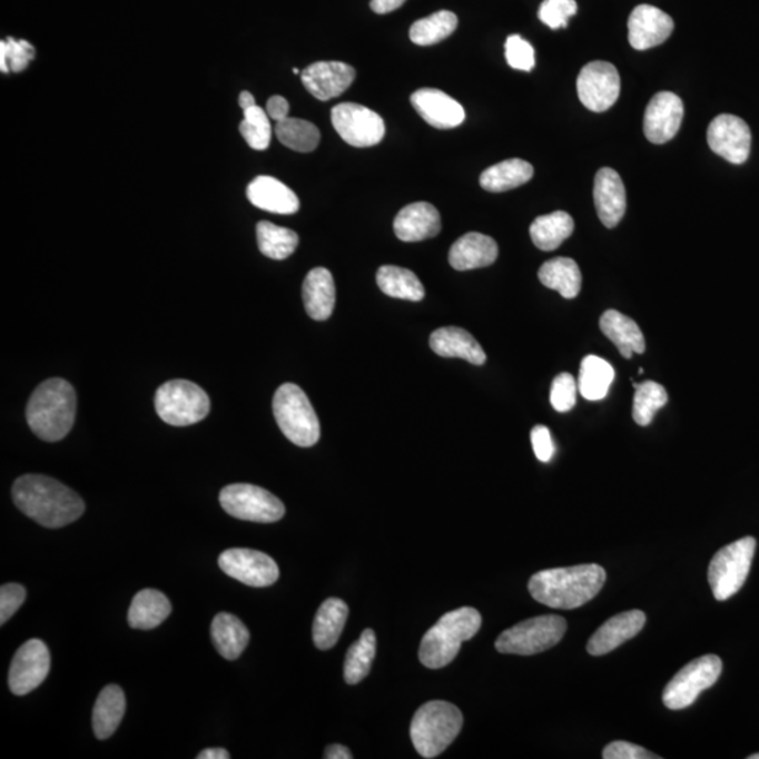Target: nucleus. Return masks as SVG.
I'll list each match as a JSON object with an SVG mask.
<instances>
[{"label":"nucleus","mask_w":759,"mask_h":759,"mask_svg":"<svg viewBox=\"0 0 759 759\" xmlns=\"http://www.w3.org/2000/svg\"><path fill=\"white\" fill-rule=\"evenodd\" d=\"M645 624V614L641 611H629L617 614L603 623L588 641L586 650L591 655L611 653L624 641L635 638Z\"/></svg>","instance_id":"4be33fe9"},{"label":"nucleus","mask_w":759,"mask_h":759,"mask_svg":"<svg viewBox=\"0 0 759 759\" xmlns=\"http://www.w3.org/2000/svg\"><path fill=\"white\" fill-rule=\"evenodd\" d=\"M593 201L598 217L607 228L618 226L627 213V189L617 170L602 168L593 184Z\"/></svg>","instance_id":"412c9836"},{"label":"nucleus","mask_w":759,"mask_h":759,"mask_svg":"<svg viewBox=\"0 0 759 759\" xmlns=\"http://www.w3.org/2000/svg\"><path fill=\"white\" fill-rule=\"evenodd\" d=\"M405 3V0H372L371 8L374 13L387 14L400 9Z\"/></svg>","instance_id":"864d4df0"},{"label":"nucleus","mask_w":759,"mask_h":759,"mask_svg":"<svg viewBox=\"0 0 759 759\" xmlns=\"http://www.w3.org/2000/svg\"><path fill=\"white\" fill-rule=\"evenodd\" d=\"M36 57V48L26 40L12 37L0 42V69L3 73L24 71Z\"/></svg>","instance_id":"c03bdc74"},{"label":"nucleus","mask_w":759,"mask_h":759,"mask_svg":"<svg viewBox=\"0 0 759 759\" xmlns=\"http://www.w3.org/2000/svg\"><path fill=\"white\" fill-rule=\"evenodd\" d=\"M306 312L315 321H325L334 313L336 290L333 274L325 267H315L303 285Z\"/></svg>","instance_id":"a878e982"},{"label":"nucleus","mask_w":759,"mask_h":759,"mask_svg":"<svg viewBox=\"0 0 759 759\" xmlns=\"http://www.w3.org/2000/svg\"><path fill=\"white\" fill-rule=\"evenodd\" d=\"M288 111H290V105H288V101L283 98V96H272V98L267 100L266 114L272 120L279 122L287 119Z\"/></svg>","instance_id":"603ef678"},{"label":"nucleus","mask_w":759,"mask_h":759,"mask_svg":"<svg viewBox=\"0 0 759 759\" xmlns=\"http://www.w3.org/2000/svg\"><path fill=\"white\" fill-rule=\"evenodd\" d=\"M533 174V167L526 160L507 159L485 169L480 176V185L491 194H502L528 184Z\"/></svg>","instance_id":"72a5a7b5"},{"label":"nucleus","mask_w":759,"mask_h":759,"mask_svg":"<svg viewBox=\"0 0 759 759\" xmlns=\"http://www.w3.org/2000/svg\"><path fill=\"white\" fill-rule=\"evenodd\" d=\"M218 565L231 579L255 588L274 585L280 575L276 561L258 550L228 549Z\"/></svg>","instance_id":"4468645a"},{"label":"nucleus","mask_w":759,"mask_h":759,"mask_svg":"<svg viewBox=\"0 0 759 759\" xmlns=\"http://www.w3.org/2000/svg\"><path fill=\"white\" fill-rule=\"evenodd\" d=\"M411 103L427 125L440 128V130L459 127L466 120V111H464L463 106L442 90L432 88L416 90L411 96Z\"/></svg>","instance_id":"aec40b11"},{"label":"nucleus","mask_w":759,"mask_h":759,"mask_svg":"<svg viewBox=\"0 0 759 759\" xmlns=\"http://www.w3.org/2000/svg\"><path fill=\"white\" fill-rule=\"evenodd\" d=\"M748 759H759V753H752Z\"/></svg>","instance_id":"13d9d810"},{"label":"nucleus","mask_w":759,"mask_h":759,"mask_svg":"<svg viewBox=\"0 0 759 759\" xmlns=\"http://www.w3.org/2000/svg\"><path fill=\"white\" fill-rule=\"evenodd\" d=\"M459 24L457 16L448 10L427 16L425 19L415 21L410 29V39L416 46L437 45L456 31Z\"/></svg>","instance_id":"58836bf2"},{"label":"nucleus","mask_w":759,"mask_h":759,"mask_svg":"<svg viewBox=\"0 0 759 759\" xmlns=\"http://www.w3.org/2000/svg\"><path fill=\"white\" fill-rule=\"evenodd\" d=\"M505 58L510 67L518 71L531 72L536 60L531 42L522 39L521 36L513 34L507 37L505 42Z\"/></svg>","instance_id":"de8ad7c7"},{"label":"nucleus","mask_w":759,"mask_h":759,"mask_svg":"<svg viewBox=\"0 0 759 759\" xmlns=\"http://www.w3.org/2000/svg\"><path fill=\"white\" fill-rule=\"evenodd\" d=\"M574 220L569 213L554 211L548 216L538 217L531 226V238L539 249H558L566 238L574 233Z\"/></svg>","instance_id":"c9c22d12"},{"label":"nucleus","mask_w":759,"mask_h":759,"mask_svg":"<svg viewBox=\"0 0 759 759\" xmlns=\"http://www.w3.org/2000/svg\"><path fill=\"white\" fill-rule=\"evenodd\" d=\"M274 414L283 435L294 445L312 447L319 441L321 426L314 406L296 384H283L274 397Z\"/></svg>","instance_id":"423d86ee"},{"label":"nucleus","mask_w":759,"mask_h":759,"mask_svg":"<svg viewBox=\"0 0 759 759\" xmlns=\"http://www.w3.org/2000/svg\"><path fill=\"white\" fill-rule=\"evenodd\" d=\"M325 758L327 759H351L354 758L352 756V752L347 750L346 747L341 746V745H333L327 747V750H325Z\"/></svg>","instance_id":"5fc2aeb1"},{"label":"nucleus","mask_w":759,"mask_h":759,"mask_svg":"<svg viewBox=\"0 0 759 759\" xmlns=\"http://www.w3.org/2000/svg\"><path fill=\"white\" fill-rule=\"evenodd\" d=\"M172 612V605L162 592L142 590L134 597L128 609V624L132 629L151 630L164 623Z\"/></svg>","instance_id":"c85d7f7f"},{"label":"nucleus","mask_w":759,"mask_h":759,"mask_svg":"<svg viewBox=\"0 0 759 759\" xmlns=\"http://www.w3.org/2000/svg\"><path fill=\"white\" fill-rule=\"evenodd\" d=\"M432 351L442 357H459L472 365L481 366L486 361L485 352L467 331L457 327L436 329L431 335Z\"/></svg>","instance_id":"bb28decb"},{"label":"nucleus","mask_w":759,"mask_h":759,"mask_svg":"<svg viewBox=\"0 0 759 759\" xmlns=\"http://www.w3.org/2000/svg\"><path fill=\"white\" fill-rule=\"evenodd\" d=\"M77 393L67 379L50 378L36 388L26 410L27 424L40 440L58 442L72 430Z\"/></svg>","instance_id":"7ed1b4c3"},{"label":"nucleus","mask_w":759,"mask_h":759,"mask_svg":"<svg viewBox=\"0 0 759 759\" xmlns=\"http://www.w3.org/2000/svg\"><path fill=\"white\" fill-rule=\"evenodd\" d=\"M12 494L16 506L45 528L67 526L85 512V502L75 491L47 475H23L14 481Z\"/></svg>","instance_id":"f257e3e1"},{"label":"nucleus","mask_w":759,"mask_h":759,"mask_svg":"<svg viewBox=\"0 0 759 759\" xmlns=\"http://www.w3.org/2000/svg\"><path fill=\"white\" fill-rule=\"evenodd\" d=\"M723 664L718 655H703L689 662L672 678L662 693V702L671 710L691 707L699 694L712 688L719 680Z\"/></svg>","instance_id":"9d476101"},{"label":"nucleus","mask_w":759,"mask_h":759,"mask_svg":"<svg viewBox=\"0 0 759 759\" xmlns=\"http://www.w3.org/2000/svg\"><path fill=\"white\" fill-rule=\"evenodd\" d=\"M602 757L605 759H659L653 752L628 741H613L605 747Z\"/></svg>","instance_id":"8fccbe9b"},{"label":"nucleus","mask_w":759,"mask_h":759,"mask_svg":"<svg viewBox=\"0 0 759 759\" xmlns=\"http://www.w3.org/2000/svg\"><path fill=\"white\" fill-rule=\"evenodd\" d=\"M581 103L588 110L602 114L617 103L620 95V77L611 62L592 61L581 69L576 79Z\"/></svg>","instance_id":"ddd939ff"},{"label":"nucleus","mask_w":759,"mask_h":759,"mask_svg":"<svg viewBox=\"0 0 759 759\" xmlns=\"http://www.w3.org/2000/svg\"><path fill=\"white\" fill-rule=\"evenodd\" d=\"M377 285L384 294L401 300L421 302L425 297V287L418 276L404 267L393 265L379 267Z\"/></svg>","instance_id":"f704fd0d"},{"label":"nucleus","mask_w":759,"mask_h":759,"mask_svg":"<svg viewBox=\"0 0 759 759\" xmlns=\"http://www.w3.org/2000/svg\"><path fill=\"white\" fill-rule=\"evenodd\" d=\"M270 117L259 106L250 107L244 111V120L239 125L240 136L248 146L256 151H265L270 146L272 127Z\"/></svg>","instance_id":"37998d69"},{"label":"nucleus","mask_w":759,"mask_h":759,"mask_svg":"<svg viewBox=\"0 0 759 759\" xmlns=\"http://www.w3.org/2000/svg\"><path fill=\"white\" fill-rule=\"evenodd\" d=\"M224 511L240 521L274 523L285 516L286 507L274 494L253 484H231L221 490Z\"/></svg>","instance_id":"9b49d317"},{"label":"nucleus","mask_w":759,"mask_h":759,"mask_svg":"<svg viewBox=\"0 0 759 759\" xmlns=\"http://www.w3.org/2000/svg\"><path fill=\"white\" fill-rule=\"evenodd\" d=\"M199 759H229L231 756H229V752L227 750H224V748H207V750L201 751L199 756H197Z\"/></svg>","instance_id":"6e6d98bb"},{"label":"nucleus","mask_w":759,"mask_h":759,"mask_svg":"<svg viewBox=\"0 0 759 759\" xmlns=\"http://www.w3.org/2000/svg\"><path fill=\"white\" fill-rule=\"evenodd\" d=\"M377 639L372 629H366L361 639L347 651L344 667L345 681L349 686L362 682L371 672L376 657Z\"/></svg>","instance_id":"a19ab883"},{"label":"nucleus","mask_w":759,"mask_h":759,"mask_svg":"<svg viewBox=\"0 0 759 759\" xmlns=\"http://www.w3.org/2000/svg\"><path fill=\"white\" fill-rule=\"evenodd\" d=\"M668 403V394L661 384L644 382L635 388L633 403V420L640 426H649L653 422L657 411Z\"/></svg>","instance_id":"79ce46f5"},{"label":"nucleus","mask_w":759,"mask_h":759,"mask_svg":"<svg viewBox=\"0 0 759 759\" xmlns=\"http://www.w3.org/2000/svg\"><path fill=\"white\" fill-rule=\"evenodd\" d=\"M600 327L603 335L617 345L624 359H632L633 354H644V335L632 318L617 309H608L601 317Z\"/></svg>","instance_id":"cd10ccee"},{"label":"nucleus","mask_w":759,"mask_h":759,"mask_svg":"<svg viewBox=\"0 0 759 759\" xmlns=\"http://www.w3.org/2000/svg\"><path fill=\"white\" fill-rule=\"evenodd\" d=\"M247 196L260 210L275 214H294L300 208V200L290 187L272 176H258L250 181Z\"/></svg>","instance_id":"393cba45"},{"label":"nucleus","mask_w":759,"mask_h":759,"mask_svg":"<svg viewBox=\"0 0 759 759\" xmlns=\"http://www.w3.org/2000/svg\"><path fill=\"white\" fill-rule=\"evenodd\" d=\"M356 79V69L341 61H319L304 69V87L315 99L327 101L339 98Z\"/></svg>","instance_id":"f3484780"},{"label":"nucleus","mask_w":759,"mask_h":759,"mask_svg":"<svg viewBox=\"0 0 759 759\" xmlns=\"http://www.w3.org/2000/svg\"><path fill=\"white\" fill-rule=\"evenodd\" d=\"M275 130L277 140L296 152H313L321 141L318 127L297 117L276 122Z\"/></svg>","instance_id":"ea45409f"},{"label":"nucleus","mask_w":759,"mask_h":759,"mask_svg":"<svg viewBox=\"0 0 759 759\" xmlns=\"http://www.w3.org/2000/svg\"><path fill=\"white\" fill-rule=\"evenodd\" d=\"M628 27L630 46L644 51L670 39L673 20L659 8L640 4L630 14Z\"/></svg>","instance_id":"6ab92c4d"},{"label":"nucleus","mask_w":759,"mask_h":759,"mask_svg":"<svg viewBox=\"0 0 759 759\" xmlns=\"http://www.w3.org/2000/svg\"><path fill=\"white\" fill-rule=\"evenodd\" d=\"M751 131L740 117L720 115L710 122L708 142L714 154L730 164H745L751 152Z\"/></svg>","instance_id":"dca6fc26"},{"label":"nucleus","mask_w":759,"mask_h":759,"mask_svg":"<svg viewBox=\"0 0 759 759\" xmlns=\"http://www.w3.org/2000/svg\"><path fill=\"white\" fill-rule=\"evenodd\" d=\"M213 643L226 660H237L249 643L247 627L231 613H218L211 623Z\"/></svg>","instance_id":"7c9ffc66"},{"label":"nucleus","mask_w":759,"mask_h":759,"mask_svg":"<svg viewBox=\"0 0 759 759\" xmlns=\"http://www.w3.org/2000/svg\"><path fill=\"white\" fill-rule=\"evenodd\" d=\"M756 548V539L748 536L737 540L714 554L709 565L708 579L716 600H729L746 584Z\"/></svg>","instance_id":"1a4fd4ad"},{"label":"nucleus","mask_w":759,"mask_h":759,"mask_svg":"<svg viewBox=\"0 0 759 759\" xmlns=\"http://www.w3.org/2000/svg\"><path fill=\"white\" fill-rule=\"evenodd\" d=\"M576 393H579L576 379L570 373H561L553 379L550 403L558 413H569L575 406Z\"/></svg>","instance_id":"a18cd8bd"},{"label":"nucleus","mask_w":759,"mask_h":759,"mask_svg":"<svg viewBox=\"0 0 759 759\" xmlns=\"http://www.w3.org/2000/svg\"><path fill=\"white\" fill-rule=\"evenodd\" d=\"M26 601L24 586L4 584L0 588V624L8 622Z\"/></svg>","instance_id":"09e8293b"},{"label":"nucleus","mask_w":759,"mask_h":759,"mask_svg":"<svg viewBox=\"0 0 759 759\" xmlns=\"http://www.w3.org/2000/svg\"><path fill=\"white\" fill-rule=\"evenodd\" d=\"M614 379L611 363L600 356L588 355L581 362L579 392L588 401H601L607 397Z\"/></svg>","instance_id":"e433bc0d"},{"label":"nucleus","mask_w":759,"mask_h":759,"mask_svg":"<svg viewBox=\"0 0 759 759\" xmlns=\"http://www.w3.org/2000/svg\"><path fill=\"white\" fill-rule=\"evenodd\" d=\"M239 106L243 111L250 109V107L256 106V101L253 93L245 92L239 95Z\"/></svg>","instance_id":"4d7b16f0"},{"label":"nucleus","mask_w":759,"mask_h":759,"mask_svg":"<svg viewBox=\"0 0 759 759\" xmlns=\"http://www.w3.org/2000/svg\"><path fill=\"white\" fill-rule=\"evenodd\" d=\"M126 712V697L122 689L109 686L100 692L93 709V733L99 740H107L115 735Z\"/></svg>","instance_id":"2f4dec72"},{"label":"nucleus","mask_w":759,"mask_h":759,"mask_svg":"<svg viewBox=\"0 0 759 759\" xmlns=\"http://www.w3.org/2000/svg\"><path fill=\"white\" fill-rule=\"evenodd\" d=\"M463 714L445 700H433L418 709L411 721V740L421 757L441 756L460 733Z\"/></svg>","instance_id":"39448f33"},{"label":"nucleus","mask_w":759,"mask_h":759,"mask_svg":"<svg viewBox=\"0 0 759 759\" xmlns=\"http://www.w3.org/2000/svg\"><path fill=\"white\" fill-rule=\"evenodd\" d=\"M533 452L542 463H549L555 453L552 433L544 425H536L531 433Z\"/></svg>","instance_id":"3c124183"},{"label":"nucleus","mask_w":759,"mask_h":759,"mask_svg":"<svg viewBox=\"0 0 759 759\" xmlns=\"http://www.w3.org/2000/svg\"><path fill=\"white\" fill-rule=\"evenodd\" d=\"M331 120L342 140L356 148L377 146L386 134L382 117L362 105H336L331 111Z\"/></svg>","instance_id":"f8f14e48"},{"label":"nucleus","mask_w":759,"mask_h":759,"mask_svg":"<svg viewBox=\"0 0 759 759\" xmlns=\"http://www.w3.org/2000/svg\"><path fill=\"white\" fill-rule=\"evenodd\" d=\"M499 258V245L489 235L469 233L453 244L448 264L453 269L464 272L493 265Z\"/></svg>","instance_id":"b1692460"},{"label":"nucleus","mask_w":759,"mask_h":759,"mask_svg":"<svg viewBox=\"0 0 759 759\" xmlns=\"http://www.w3.org/2000/svg\"><path fill=\"white\" fill-rule=\"evenodd\" d=\"M51 668V654L45 641H26L13 657L9 670V688L18 697L34 691L45 682Z\"/></svg>","instance_id":"2eb2a0df"},{"label":"nucleus","mask_w":759,"mask_h":759,"mask_svg":"<svg viewBox=\"0 0 759 759\" xmlns=\"http://www.w3.org/2000/svg\"><path fill=\"white\" fill-rule=\"evenodd\" d=\"M607 581L605 570L598 564H582L539 571L529 581L534 601L554 609H576L601 592Z\"/></svg>","instance_id":"f03ea898"},{"label":"nucleus","mask_w":759,"mask_h":759,"mask_svg":"<svg viewBox=\"0 0 759 759\" xmlns=\"http://www.w3.org/2000/svg\"><path fill=\"white\" fill-rule=\"evenodd\" d=\"M683 103L677 95L660 92L650 100L644 115V134L653 144L671 141L680 131Z\"/></svg>","instance_id":"a211bd4d"},{"label":"nucleus","mask_w":759,"mask_h":759,"mask_svg":"<svg viewBox=\"0 0 759 759\" xmlns=\"http://www.w3.org/2000/svg\"><path fill=\"white\" fill-rule=\"evenodd\" d=\"M159 418L174 426H189L210 413V398L197 384L187 379H170L155 394Z\"/></svg>","instance_id":"0eeeda50"},{"label":"nucleus","mask_w":759,"mask_h":759,"mask_svg":"<svg viewBox=\"0 0 759 759\" xmlns=\"http://www.w3.org/2000/svg\"><path fill=\"white\" fill-rule=\"evenodd\" d=\"M349 613V608L338 598H329L315 614L313 639L319 650H329L338 643Z\"/></svg>","instance_id":"c756f323"},{"label":"nucleus","mask_w":759,"mask_h":759,"mask_svg":"<svg viewBox=\"0 0 759 759\" xmlns=\"http://www.w3.org/2000/svg\"><path fill=\"white\" fill-rule=\"evenodd\" d=\"M566 622L558 614H544L518 623L505 630L496 640L495 649L502 654L533 655L559 644L565 634Z\"/></svg>","instance_id":"6e6552de"},{"label":"nucleus","mask_w":759,"mask_h":759,"mask_svg":"<svg viewBox=\"0 0 759 759\" xmlns=\"http://www.w3.org/2000/svg\"><path fill=\"white\" fill-rule=\"evenodd\" d=\"M256 238L262 254L275 260L287 259L297 249L300 238L293 229L283 228L269 221L256 226Z\"/></svg>","instance_id":"4c0bfd02"},{"label":"nucleus","mask_w":759,"mask_h":759,"mask_svg":"<svg viewBox=\"0 0 759 759\" xmlns=\"http://www.w3.org/2000/svg\"><path fill=\"white\" fill-rule=\"evenodd\" d=\"M576 10L575 0H544L539 9V19L550 29H564Z\"/></svg>","instance_id":"49530a36"},{"label":"nucleus","mask_w":759,"mask_h":759,"mask_svg":"<svg viewBox=\"0 0 759 759\" xmlns=\"http://www.w3.org/2000/svg\"><path fill=\"white\" fill-rule=\"evenodd\" d=\"M539 280L550 290L559 292L566 300H573L579 296L582 286L580 267L571 258L548 260L540 267Z\"/></svg>","instance_id":"473e14b6"},{"label":"nucleus","mask_w":759,"mask_h":759,"mask_svg":"<svg viewBox=\"0 0 759 759\" xmlns=\"http://www.w3.org/2000/svg\"><path fill=\"white\" fill-rule=\"evenodd\" d=\"M293 72L296 73V75L300 73V71H298L297 68H294V69H293Z\"/></svg>","instance_id":"bf43d9fd"},{"label":"nucleus","mask_w":759,"mask_h":759,"mask_svg":"<svg viewBox=\"0 0 759 759\" xmlns=\"http://www.w3.org/2000/svg\"><path fill=\"white\" fill-rule=\"evenodd\" d=\"M483 623L474 608H460L440 619L421 641L420 660L432 670L446 667L456 659L460 647L479 633Z\"/></svg>","instance_id":"20e7f679"},{"label":"nucleus","mask_w":759,"mask_h":759,"mask_svg":"<svg viewBox=\"0 0 759 759\" xmlns=\"http://www.w3.org/2000/svg\"><path fill=\"white\" fill-rule=\"evenodd\" d=\"M441 229L440 211L425 201L404 207L394 220V233L404 243H420L436 237Z\"/></svg>","instance_id":"5701e85b"}]
</instances>
